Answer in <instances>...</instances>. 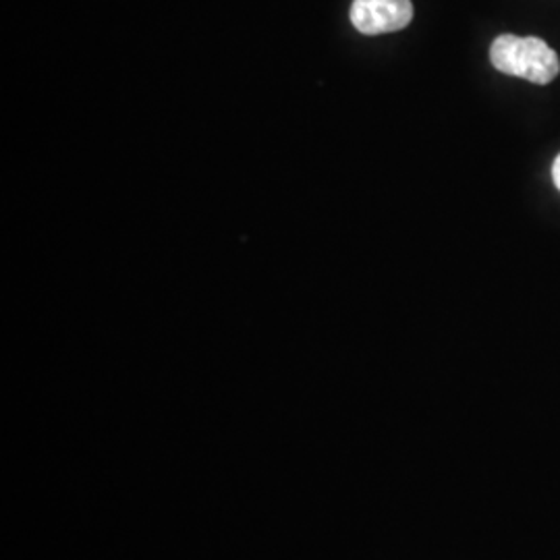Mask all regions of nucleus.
<instances>
[{
    "mask_svg": "<svg viewBox=\"0 0 560 560\" xmlns=\"http://www.w3.org/2000/svg\"><path fill=\"white\" fill-rule=\"evenodd\" d=\"M492 65L504 73L521 80L546 85L560 73L559 55L540 38H520L504 34L490 46Z\"/></svg>",
    "mask_w": 560,
    "mask_h": 560,
    "instance_id": "obj_1",
    "label": "nucleus"
},
{
    "mask_svg": "<svg viewBox=\"0 0 560 560\" xmlns=\"http://www.w3.org/2000/svg\"><path fill=\"white\" fill-rule=\"evenodd\" d=\"M552 179H555V185H557V187H559V191H560V154H559V159H557V161H555V166H552Z\"/></svg>",
    "mask_w": 560,
    "mask_h": 560,
    "instance_id": "obj_3",
    "label": "nucleus"
},
{
    "mask_svg": "<svg viewBox=\"0 0 560 560\" xmlns=\"http://www.w3.org/2000/svg\"><path fill=\"white\" fill-rule=\"evenodd\" d=\"M413 20L411 0H353L351 23L365 36L399 32Z\"/></svg>",
    "mask_w": 560,
    "mask_h": 560,
    "instance_id": "obj_2",
    "label": "nucleus"
}]
</instances>
